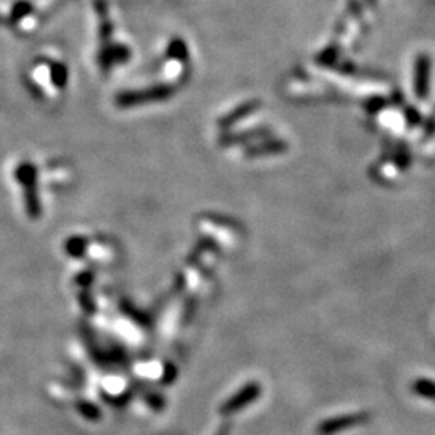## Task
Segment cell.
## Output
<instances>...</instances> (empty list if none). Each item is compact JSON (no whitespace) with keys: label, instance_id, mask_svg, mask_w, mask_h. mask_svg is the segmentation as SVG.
Segmentation results:
<instances>
[{"label":"cell","instance_id":"1","mask_svg":"<svg viewBox=\"0 0 435 435\" xmlns=\"http://www.w3.org/2000/svg\"><path fill=\"white\" fill-rule=\"evenodd\" d=\"M361 419H363V416L356 414V416H349V418H342V419L332 421V423L326 424V425H324V427H321V432H324V434H332V432H334V430H340V429L350 427V425H353V424H358Z\"/></svg>","mask_w":435,"mask_h":435}]
</instances>
